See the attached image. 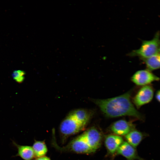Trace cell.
I'll list each match as a JSON object with an SVG mask.
<instances>
[{
  "label": "cell",
  "instance_id": "4fadbf2b",
  "mask_svg": "<svg viewBox=\"0 0 160 160\" xmlns=\"http://www.w3.org/2000/svg\"><path fill=\"white\" fill-rule=\"evenodd\" d=\"M32 147L36 158L45 156L48 152V148L44 140H35Z\"/></svg>",
  "mask_w": 160,
  "mask_h": 160
},
{
  "label": "cell",
  "instance_id": "277c9868",
  "mask_svg": "<svg viewBox=\"0 0 160 160\" xmlns=\"http://www.w3.org/2000/svg\"><path fill=\"white\" fill-rule=\"evenodd\" d=\"M159 80L158 77L147 69L137 71L131 77L132 81L135 84L143 86Z\"/></svg>",
  "mask_w": 160,
  "mask_h": 160
},
{
  "label": "cell",
  "instance_id": "30bf717a",
  "mask_svg": "<svg viewBox=\"0 0 160 160\" xmlns=\"http://www.w3.org/2000/svg\"><path fill=\"white\" fill-rule=\"evenodd\" d=\"M146 136L145 133L134 129L124 136V137L126 141L136 148Z\"/></svg>",
  "mask_w": 160,
  "mask_h": 160
},
{
  "label": "cell",
  "instance_id": "ba28073f",
  "mask_svg": "<svg viewBox=\"0 0 160 160\" xmlns=\"http://www.w3.org/2000/svg\"><path fill=\"white\" fill-rule=\"evenodd\" d=\"M13 145L17 148V152L15 156H19L23 160H33L35 157L32 146L21 145L13 141Z\"/></svg>",
  "mask_w": 160,
  "mask_h": 160
},
{
  "label": "cell",
  "instance_id": "8fae6325",
  "mask_svg": "<svg viewBox=\"0 0 160 160\" xmlns=\"http://www.w3.org/2000/svg\"><path fill=\"white\" fill-rule=\"evenodd\" d=\"M143 61L147 69L150 71L160 68V46L152 56Z\"/></svg>",
  "mask_w": 160,
  "mask_h": 160
},
{
  "label": "cell",
  "instance_id": "6da1fadb",
  "mask_svg": "<svg viewBox=\"0 0 160 160\" xmlns=\"http://www.w3.org/2000/svg\"><path fill=\"white\" fill-rule=\"evenodd\" d=\"M132 92L106 99H95L93 102L106 117L115 118L124 116L134 117L142 120L143 116L135 108L131 100Z\"/></svg>",
  "mask_w": 160,
  "mask_h": 160
},
{
  "label": "cell",
  "instance_id": "3957f363",
  "mask_svg": "<svg viewBox=\"0 0 160 160\" xmlns=\"http://www.w3.org/2000/svg\"><path fill=\"white\" fill-rule=\"evenodd\" d=\"M154 95V89L150 85L143 86L133 98V102L137 108L146 104L151 101Z\"/></svg>",
  "mask_w": 160,
  "mask_h": 160
},
{
  "label": "cell",
  "instance_id": "52a82bcc",
  "mask_svg": "<svg viewBox=\"0 0 160 160\" xmlns=\"http://www.w3.org/2000/svg\"><path fill=\"white\" fill-rule=\"evenodd\" d=\"M135 148L127 142L124 141L118 149L116 154L123 156L127 160H143L138 155Z\"/></svg>",
  "mask_w": 160,
  "mask_h": 160
},
{
  "label": "cell",
  "instance_id": "2e32d148",
  "mask_svg": "<svg viewBox=\"0 0 160 160\" xmlns=\"http://www.w3.org/2000/svg\"><path fill=\"white\" fill-rule=\"evenodd\" d=\"M156 97L157 100L160 103V90L157 92L156 94Z\"/></svg>",
  "mask_w": 160,
  "mask_h": 160
},
{
  "label": "cell",
  "instance_id": "7c38bea8",
  "mask_svg": "<svg viewBox=\"0 0 160 160\" xmlns=\"http://www.w3.org/2000/svg\"><path fill=\"white\" fill-rule=\"evenodd\" d=\"M70 113L86 126L92 116V112L84 109H77Z\"/></svg>",
  "mask_w": 160,
  "mask_h": 160
},
{
  "label": "cell",
  "instance_id": "9a60e30c",
  "mask_svg": "<svg viewBox=\"0 0 160 160\" xmlns=\"http://www.w3.org/2000/svg\"><path fill=\"white\" fill-rule=\"evenodd\" d=\"M35 160H51V159L49 157L45 156L41 157L36 158Z\"/></svg>",
  "mask_w": 160,
  "mask_h": 160
},
{
  "label": "cell",
  "instance_id": "9c48e42d",
  "mask_svg": "<svg viewBox=\"0 0 160 160\" xmlns=\"http://www.w3.org/2000/svg\"><path fill=\"white\" fill-rule=\"evenodd\" d=\"M92 146L95 152L100 147L102 141L101 133L95 127H91L86 130Z\"/></svg>",
  "mask_w": 160,
  "mask_h": 160
},
{
  "label": "cell",
  "instance_id": "5bb4252c",
  "mask_svg": "<svg viewBox=\"0 0 160 160\" xmlns=\"http://www.w3.org/2000/svg\"><path fill=\"white\" fill-rule=\"evenodd\" d=\"M25 73L23 71L18 70L13 72L12 76L14 79L18 83L22 82L24 80Z\"/></svg>",
  "mask_w": 160,
  "mask_h": 160
},
{
  "label": "cell",
  "instance_id": "5b68a950",
  "mask_svg": "<svg viewBox=\"0 0 160 160\" xmlns=\"http://www.w3.org/2000/svg\"><path fill=\"white\" fill-rule=\"evenodd\" d=\"M110 128L113 134L121 136H125L135 129V126L131 122L121 119L114 122L111 124Z\"/></svg>",
  "mask_w": 160,
  "mask_h": 160
},
{
  "label": "cell",
  "instance_id": "7a4b0ae2",
  "mask_svg": "<svg viewBox=\"0 0 160 160\" xmlns=\"http://www.w3.org/2000/svg\"><path fill=\"white\" fill-rule=\"evenodd\" d=\"M160 46V33L157 32L153 38L143 41L140 47L132 51L129 54L131 56H138L143 60L152 56Z\"/></svg>",
  "mask_w": 160,
  "mask_h": 160
},
{
  "label": "cell",
  "instance_id": "8992f818",
  "mask_svg": "<svg viewBox=\"0 0 160 160\" xmlns=\"http://www.w3.org/2000/svg\"><path fill=\"white\" fill-rule=\"evenodd\" d=\"M124 142L121 136L114 134L107 135L105 139V145L109 154H116L119 147Z\"/></svg>",
  "mask_w": 160,
  "mask_h": 160
}]
</instances>
